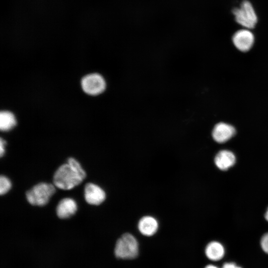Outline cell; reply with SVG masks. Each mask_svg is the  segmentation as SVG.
<instances>
[{
    "instance_id": "1",
    "label": "cell",
    "mask_w": 268,
    "mask_h": 268,
    "mask_svg": "<svg viewBox=\"0 0 268 268\" xmlns=\"http://www.w3.org/2000/svg\"><path fill=\"white\" fill-rule=\"evenodd\" d=\"M83 180L67 163L60 166L53 177L54 185L64 190L73 188L80 184Z\"/></svg>"
},
{
    "instance_id": "3",
    "label": "cell",
    "mask_w": 268,
    "mask_h": 268,
    "mask_svg": "<svg viewBox=\"0 0 268 268\" xmlns=\"http://www.w3.org/2000/svg\"><path fill=\"white\" fill-rule=\"evenodd\" d=\"M55 185L47 183H40L33 186L26 194L28 201L32 205L43 206L55 193Z\"/></svg>"
},
{
    "instance_id": "19",
    "label": "cell",
    "mask_w": 268,
    "mask_h": 268,
    "mask_svg": "<svg viewBox=\"0 0 268 268\" xmlns=\"http://www.w3.org/2000/svg\"><path fill=\"white\" fill-rule=\"evenodd\" d=\"M204 268H219L215 265L210 264V265H208L206 266Z\"/></svg>"
},
{
    "instance_id": "8",
    "label": "cell",
    "mask_w": 268,
    "mask_h": 268,
    "mask_svg": "<svg viewBox=\"0 0 268 268\" xmlns=\"http://www.w3.org/2000/svg\"><path fill=\"white\" fill-rule=\"evenodd\" d=\"M235 134L234 128L229 124L220 123L214 127L212 136L218 143H224L229 140Z\"/></svg>"
},
{
    "instance_id": "15",
    "label": "cell",
    "mask_w": 268,
    "mask_h": 268,
    "mask_svg": "<svg viewBox=\"0 0 268 268\" xmlns=\"http://www.w3.org/2000/svg\"><path fill=\"white\" fill-rule=\"evenodd\" d=\"M67 163L83 179L86 177V173L81 167L80 163L73 158H69Z\"/></svg>"
},
{
    "instance_id": "16",
    "label": "cell",
    "mask_w": 268,
    "mask_h": 268,
    "mask_svg": "<svg viewBox=\"0 0 268 268\" xmlns=\"http://www.w3.org/2000/svg\"><path fill=\"white\" fill-rule=\"evenodd\" d=\"M260 245L263 251L268 254V232L264 234L262 237Z\"/></svg>"
},
{
    "instance_id": "17",
    "label": "cell",
    "mask_w": 268,
    "mask_h": 268,
    "mask_svg": "<svg viewBox=\"0 0 268 268\" xmlns=\"http://www.w3.org/2000/svg\"><path fill=\"white\" fill-rule=\"evenodd\" d=\"M222 268H242L241 267L237 266L233 262H226L224 263Z\"/></svg>"
},
{
    "instance_id": "20",
    "label": "cell",
    "mask_w": 268,
    "mask_h": 268,
    "mask_svg": "<svg viewBox=\"0 0 268 268\" xmlns=\"http://www.w3.org/2000/svg\"><path fill=\"white\" fill-rule=\"evenodd\" d=\"M265 219L267 220V221H268V208L266 211V212L265 214Z\"/></svg>"
},
{
    "instance_id": "4",
    "label": "cell",
    "mask_w": 268,
    "mask_h": 268,
    "mask_svg": "<svg viewBox=\"0 0 268 268\" xmlns=\"http://www.w3.org/2000/svg\"><path fill=\"white\" fill-rule=\"evenodd\" d=\"M235 20L245 28L253 29L258 22V16L252 4L248 0H243L239 7L233 9Z\"/></svg>"
},
{
    "instance_id": "10",
    "label": "cell",
    "mask_w": 268,
    "mask_h": 268,
    "mask_svg": "<svg viewBox=\"0 0 268 268\" xmlns=\"http://www.w3.org/2000/svg\"><path fill=\"white\" fill-rule=\"evenodd\" d=\"M77 206L76 201L71 198H64L59 202L56 212L58 216L62 219L67 218L76 211Z\"/></svg>"
},
{
    "instance_id": "14",
    "label": "cell",
    "mask_w": 268,
    "mask_h": 268,
    "mask_svg": "<svg viewBox=\"0 0 268 268\" xmlns=\"http://www.w3.org/2000/svg\"><path fill=\"white\" fill-rule=\"evenodd\" d=\"M11 187L10 180L5 176L1 175L0 177V194L3 195L7 193Z\"/></svg>"
},
{
    "instance_id": "7",
    "label": "cell",
    "mask_w": 268,
    "mask_h": 268,
    "mask_svg": "<svg viewBox=\"0 0 268 268\" xmlns=\"http://www.w3.org/2000/svg\"><path fill=\"white\" fill-rule=\"evenodd\" d=\"M84 198L86 201L92 205H99L106 198L104 191L99 186L93 183H87L84 188Z\"/></svg>"
},
{
    "instance_id": "5",
    "label": "cell",
    "mask_w": 268,
    "mask_h": 268,
    "mask_svg": "<svg viewBox=\"0 0 268 268\" xmlns=\"http://www.w3.org/2000/svg\"><path fill=\"white\" fill-rule=\"evenodd\" d=\"M81 85L83 90L90 95H98L106 89V82L104 77L99 73L88 74L82 79Z\"/></svg>"
},
{
    "instance_id": "11",
    "label": "cell",
    "mask_w": 268,
    "mask_h": 268,
    "mask_svg": "<svg viewBox=\"0 0 268 268\" xmlns=\"http://www.w3.org/2000/svg\"><path fill=\"white\" fill-rule=\"evenodd\" d=\"M158 228V223L157 220L151 216L142 217L138 223V229L139 232L146 236L154 235Z\"/></svg>"
},
{
    "instance_id": "6",
    "label": "cell",
    "mask_w": 268,
    "mask_h": 268,
    "mask_svg": "<svg viewBox=\"0 0 268 268\" xmlns=\"http://www.w3.org/2000/svg\"><path fill=\"white\" fill-rule=\"evenodd\" d=\"M255 41L253 33L249 29L244 28L237 31L233 35L232 42L235 47L241 52L248 51Z\"/></svg>"
},
{
    "instance_id": "18",
    "label": "cell",
    "mask_w": 268,
    "mask_h": 268,
    "mask_svg": "<svg viewBox=\"0 0 268 268\" xmlns=\"http://www.w3.org/2000/svg\"><path fill=\"white\" fill-rule=\"evenodd\" d=\"M5 144V141L2 138H1L0 140V157H2L3 155V154H4Z\"/></svg>"
},
{
    "instance_id": "2",
    "label": "cell",
    "mask_w": 268,
    "mask_h": 268,
    "mask_svg": "<svg viewBox=\"0 0 268 268\" xmlns=\"http://www.w3.org/2000/svg\"><path fill=\"white\" fill-rule=\"evenodd\" d=\"M138 243L131 234H123L117 241L115 248L116 257L122 259H133L138 254Z\"/></svg>"
},
{
    "instance_id": "9",
    "label": "cell",
    "mask_w": 268,
    "mask_h": 268,
    "mask_svg": "<svg viewBox=\"0 0 268 268\" xmlns=\"http://www.w3.org/2000/svg\"><path fill=\"white\" fill-rule=\"evenodd\" d=\"M236 162L234 154L228 150L219 151L214 157V163L221 170L225 171L232 167Z\"/></svg>"
},
{
    "instance_id": "12",
    "label": "cell",
    "mask_w": 268,
    "mask_h": 268,
    "mask_svg": "<svg viewBox=\"0 0 268 268\" xmlns=\"http://www.w3.org/2000/svg\"><path fill=\"white\" fill-rule=\"evenodd\" d=\"M225 253L224 246L218 241L210 242L205 248V254L206 257L212 261H218L221 260L224 256Z\"/></svg>"
},
{
    "instance_id": "13",
    "label": "cell",
    "mask_w": 268,
    "mask_h": 268,
    "mask_svg": "<svg viewBox=\"0 0 268 268\" xmlns=\"http://www.w3.org/2000/svg\"><path fill=\"white\" fill-rule=\"evenodd\" d=\"M16 122L14 115L9 111H3L0 113V129L2 131H8L13 128Z\"/></svg>"
}]
</instances>
